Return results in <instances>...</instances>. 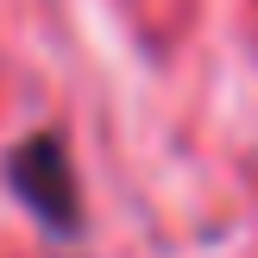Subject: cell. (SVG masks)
Wrapping results in <instances>:
<instances>
[{"mask_svg": "<svg viewBox=\"0 0 258 258\" xmlns=\"http://www.w3.org/2000/svg\"><path fill=\"white\" fill-rule=\"evenodd\" d=\"M7 176H13V196L38 214V227L57 239H70L82 227V196H76V170H70V151H63L57 133H38L25 139L19 151L7 158Z\"/></svg>", "mask_w": 258, "mask_h": 258, "instance_id": "1", "label": "cell"}]
</instances>
